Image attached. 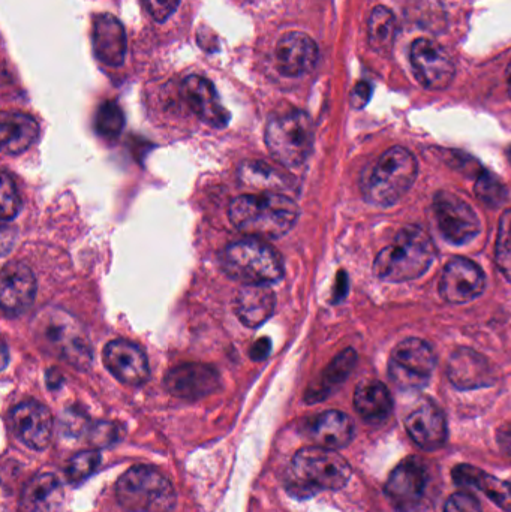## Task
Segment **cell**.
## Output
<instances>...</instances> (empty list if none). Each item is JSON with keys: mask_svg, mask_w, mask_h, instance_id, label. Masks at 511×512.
<instances>
[{"mask_svg": "<svg viewBox=\"0 0 511 512\" xmlns=\"http://www.w3.org/2000/svg\"><path fill=\"white\" fill-rule=\"evenodd\" d=\"M228 215L240 233L252 239L275 240L293 230L299 207L285 195L263 192L236 198Z\"/></svg>", "mask_w": 511, "mask_h": 512, "instance_id": "obj_1", "label": "cell"}, {"mask_svg": "<svg viewBox=\"0 0 511 512\" xmlns=\"http://www.w3.org/2000/svg\"><path fill=\"white\" fill-rule=\"evenodd\" d=\"M36 342L54 357L78 370L89 369L92 343L83 325L59 307H44L32 322Z\"/></svg>", "mask_w": 511, "mask_h": 512, "instance_id": "obj_2", "label": "cell"}, {"mask_svg": "<svg viewBox=\"0 0 511 512\" xmlns=\"http://www.w3.org/2000/svg\"><path fill=\"white\" fill-rule=\"evenodd\" d=\"M437 256L434 242L420 227L408 225L374 262V274L386 282L401 283L419 279Z\"/></svg>", "mask_w": 511, "mask_h": 512, "instance_id": "obj_3", "label": "cell"}, {"mask_svg": "<svg viewBox=\"0 0 511 512\" xmlns=\"http://www.w3.org/2000/svg\"><path fill=\"white\" fill-rule=\"evenodd\" d=\"M417 170L416 158L410 150L392 147L363 171L360 180L363 197L372 206H395L414 185Z\"/></svg>", "mask_w": 511, "mask_h": 512, "instance_id": "obj_4", "label": "cell"}, {"mask_svg": "<svg viewBox=\"0 0 511 512\" xmlns=\"http://www.w3.org/2000/svg\"><path fill=\"white\" fill-rule=\"evenodd\" d=\"M350 478V463L335 450L308 447L293 457L288 490L297 498H311L321 490L344 489Z\"/></svg>", "mask_w": 511, "mask_h": 512, "instance_id": "obj_5", "label": "cell"}, {"mask_svg": "<svg viewBox=\"0 0 511 512\" xmlns=\"http://www.w3.org/2000/svg\"><path fill=\"white\" fill-rule=\"evenodd\" d=\"M119 504L129 512H171L176 507V490L158 469L135 466L117 481Z\"/></svg>", "mask_w": 511, "mask_h": 512, "instance_id": "obj_6", "label": "cell"}, {"mask_svg": "<svg viewBox=\"0 0 511 512\" xmlns=\"http://www.w3.org/2000/svg\"><path fill=\"white\" fill-rule=\"evenodd\" d=\"M270 155L288 168L305 164L314 147V125L305 111L276 114L264 132Z\"/></svg>", "mask_w": 511, "mask_h": 512, "instance_id": "obj_7", "label": "cell"}, {"mask_svg": "<svg viewBox=\"0 0 511 512\" xmlns=\"http://www.w3.org/2000/svg\"><path fill=\"white\" fill-rule=\"evenodd\" d=\"M222 267L228 276L245 285H269L284 276V261L279 252L252 237L228 246L222 255Z\"/></svg>", "mask_w": 511, "mask_h": 512, "instance_id": "obj_8", "label": "cell"}, {"mask_svg": "<svg viewBox=\"0 0 511 512\" xmlns=\"http://www.w3.org/2000/svg\"><path fill=\"white\" fill-rule=\"evenodd\" d=\"M437 358L425 340L410 337L395 346L389 360V376L404 391H417L431 381Z\"/></svg>", "mask_w": 511, "mask_h": 512, "instance_id": "obj_9", "label": "cell"}, {"mask_svg": "<svg viewBox=\"0 0 511 512\" xmlns=\"http://www.w3.org/2000/svg\"><path fill=\"white\" fill-rule=\"evenodd\" d=\"M434 213L441 236L452 245H467L480 233L479 216L473 207L452 192L435 195Z\"/></svg>", "mask_w": 511, "mask_h": 512, "instance_id": "obj_10", "label": "cell"}, {"mask_svg": "<svg viewBox=\"0 0 511 512\" xmlns=\"http://www.w3.org/2000/svg\"><path fill=\"white\" fill-rule=\"evenodd\" d=\"M410 59L414 75L426 89L444 90L455 80V62L438 42L417 39L411 45Z\"/></svg>", "mask_w": 511, "mask_h": 512, "instance_id": "obj_11", "label": "cell"}, {"mask_svg": "<svg viewBox=\"0 0 511 512\" xmlns=\"http://www.w3.org/2000/svg\"><path fill=\"white\" fill-rule=\"evenodd\" d=\"M428 481L426 463L419 457H407L390 474L386 493L399 511L411 512L422 504Z\"/></svg>", "mask_w": 511, "mask_h": 512, "instance_id": "obj_12", "label": "cell"}, {"mask_svg": "<svg viewBox=\"0 0 511 512\" xmlns=\"http://www.w3.org/2000/svg\"><path fill=\"white\" fill-rule=\"evenodd\" d=\"M486 277L482 268L471 259H452L444 267L440 280V294L447 303L465 304L483 294Z\"/></svg>", "mask_w": 511, "mask_h": 512, "instance_id": "obj_13", "label": "cell"}, {"mask_svg": "<svg viewBox=\"0 0 511 512\" xmlns=\"http://www.w3.org/2000/svg\"><path fill=\"white\" fill-rule=\"evenodd\" d=\"M12 432L30 450L41 451L53 436V415L42 403L27 400L15 406L9 415Z\"/></svg>", "mask_w": 511, "mask_h": 512, "instance_id": "obj_14", "label": "cell"}, {"mask_svg": "<svg viewBox=\"0 0 511 512\" xmlns=\"http://www.w3.org/2000/svg\"><path fill=\"white\" fill-rule=\"evenodd\" d=\"M405 429L416 445L425 451H437L447 441L446 415L431 399H420L405 418Z\"/></svg>", "mask_w": 511, "mask_h": 512, "instance_id": "obj_15", "label": "cell"}, {"mask_svg": "<svg viewBox=\"0 0 511 512\" xmlns=\"http://www.w3.org/2000/svg\"><path fill=\"white\" fill-rule=\"evenodd\" d=\"M36 279L32 270L21 262H8L0 276V306L3 315L17 318L33 304Z\"/></svg>", "mask_w": 511, "mask_h": 512, "instance_id": "obj_16", "label": "cell"}, {"mask_svg": "<svg viewBox=\"0 0 511 512\" xmlns=\"http://www.w3.org/2000/svg\"><path fill=\"white\" fill-rule=\"evenodd\" d=\"M221 384L218 370L207 364L189 363L174 367L164 379L165 388L174 397L198 400L215 393Z\"/></svg>", "mask_w": 511, "mask_h": 512, "instance_id": "obj_17", "label": "cell"}, {"mask_svg": "<svg viewBox=\"0 0 511 512\" xmlns=\"http://www.w3.org/2000/svg\"><path fill=\"white\" fill-rule=\"evenodd\" d=\"M102 358L111 375L122 384L138 387L149 379V361L143 349L135 343L113 340L105 346Z\"/></svg>", "mask_w": 511, "mask_h": 512, "instance_id": "obj_18", "label": "cell"}, {"mask_svg": "<svg viewBox=\"0 0 511 512\" xmlns=\"http://www.w3.org/2000/svg\"><path fill=\"white\" fill-rule=\"evenodd\" d=\"M318 47L311 36L302 32L285 33L276 44V68L285 77L308 74L318 62Z\"/></svg>", "mask_w": 511, "mask_h": 512, "instance_id": "obj_19", "label": "cell"}, {"mask_svg": "<svg viewBox=\"0 0 511 512\" xmlns=\"http://www.w3.org/2000/svg\"><path fill=\"white\" fill-rule=\"evenodd\" d=\"M447 375L459 390H477L494 384L495 369L491 361L471 348H458L449 358Z\"/></svg>", "mask_w": 511, "mask_h": 512, "instance_id": "obj_20", "label": "cell"}, {"mask_svg": "<svg viewBox=\"0 0 511 512\" xmlns=\"http://www.w3.org/2000/svg\"><path fill=\"white\" fill-rule=\"evenodd\" d=\"M182 95L192 113L213 128H225L230 113L222 105L215 87L207 78L189 75L182 83Z\"/></svg>", "mask_w": 511, "mask_h": 512, "instance_id": "obj_21", "label": "cell"}, {"mask_svg": "<svg viewBox=\"0 0 511 512\" xmlns=\"http://www.w3.org/2000/svg\"><path fill=\"white\" fill-rule=\"evenodd\" d=\"M93 47L104 65L117 68L126 54V32L119 18L111 14H99L93 23Z\"/></svg>", "mask_w": 511, "mask_h": 512, "instance_id": "obj_22", "label": "cell"}, {"mask_svg": "<svg viewBox=\"0 0 511 512\" xmlns=\"http://www.w3.org/2000/svg\"><path fill=\"white\" fill-rule=\"evenodd\" d=\"M308 435L317 447L341 450L353 441L354 424L344 412L327 411L309 421Z\"/></svg>", "mask_w": 511, "mask_h": 512, "instance_id": "obj_23", "label": "cell"}, {"mask_svg": "<svg viewBox=\"0 0 511 512\" xmlns=\"http://www.w3.org/2000/svg\"><path fill=\"white\" fill-rule=\"evenodd\" d=\"M276 297L267 285H245L237 292L234 310L243 325L258 328L275 312Z\"/></svg>", "mask_w": 511, "mask_h": 512, "instance_id": "obj_24", "label": "cell"}, {"mask_svg": "<svg viewBox=\"0 0 511 512\" xmlns=\"http://www.w3.org/2000/svg\"><path fill=\"white\" fill-rule=\"evenodd\" d=\"M453 478L459 486L474 487L488 496L495 505L511 512V483L500 480L482 469L471 465H458L453 469Z\"/></svg>", "mask_w": 511, "mask_h": 512, "instance_id": "obj_25", "label": "cell"}, {"mask_svg": "<svg viewBox=\"0 0 511 512\" xmlns=\"http://www.w3.org/2000/svg\"><path fill=\"white\" fill-rule=\"evenodd\" d=\"M62 502V486L56 475L39 474L24 486L18 512H54Z\"/></svg>", "mask_w": 511, "mask_h": 512, "instance_id": "obj_26", "label": "cell"}, {"mask_svg": "<svg viewBox=\"0 0 511 512\" xmlns=\"http://www.w3.org/2000/svg\"><path fill=\"white\" fill-rule=\"evenodd\" d=\"M39 126L35 119L23 113H3L0 123V140L6 155H20L26 152L36 138Z\"/></svg>", "mask_w": 511, "mask_h": 512, "instance_id": "obj_27", "label": "cell"}, {"mask_svg": "<svg viewBox=\"0 0 511 512\" xmlns=\"http://www.w3.org/2000/svg\"><path fill=\"white\" fill-rule=\"evenodd\" d=\"M354 406L363 420L380 423L393 411V400L383 382L368 379L357 385Z\"/></svg>", "mask_w": 511, "mask_h": 512, "instance_id": "obj_28", "label": "cell"}, {"mask_svg": "<svg viewBox=\"0 0 511 512\" xmlns=\"http://www.w3.org/2000/svg\"><path fill=\"white\" fill-rule=\"evenodd\" d=\"M356 363L357 354L354 349H345L344 352H341L324 370L320 384L309 391L308 402H321V400L326 399L333 390L347 381L348 376L356 367Z\"/></svg>", "mask_w": 511, "mask_h": 512, "instance_id": "obj_29", "label": "cell"}, {"mask_svg": "<svg viewBox=\"0 0 511 512\" xmlns=\"http://www.w3.org/2000/svg\"><path fill=\"white\" fill-rule=\"evenodd\" d=\"M398 36V20L386 6H375L368 21V39L372 50L389 54Z\"/></svg>", "mask_w": 511, "mask_h": 512, "instance_id": "obj_30", "label": "cell"}, {"mask_svg": "<svg viewBox=\"0 0 511 512\" xmlns=\"http://www.w3.org/2000/svg\"><path fill=\"white\" fill-rule=\"evenodd\" d=\"M240 182L255 189H264V192H275L287 189L288 179L270 165L263 162H246L239 168Z\"/></svg>", "mask_w": 511, "mask_h": 512, "instance_id": "obj_31", "label": "cell"}, {"mask_svg": "<svg viewBox=\"0 0 511 512\" xmlns=\"http://www.w3.org/2000/svg\"><path fill=\"white\" fill-rule=\"evenodd\" d=\"M96 131L101 137L116 138L122 134L125 116L122 108L113 101L104 102L96 113Z\"/></svg>", "mask_w": 511, "mask_h": 512, "instance_id": "obj_32", "label": "cell"}, {"mask_svg": "<svg viewBox=\"0 0 511 512\" xmlns=\"http://www.w3.org/2000/svg\"><path fill=\"white\" fill-rule=\"evenodd\" d=\"M495 258L501 273L511 282V209L506 210L500 219Z\"/></svg>", "mask_w": 511, "mask_h": 512, "instance_id": "obj_33", "label": "cell"}, {"mask_svg": "<svg viewBox=\"0 0 511 512\" xmlns=\"http://www.w3.org/2000/svg\"><path fill=\"white\" fill-rule=\"evenodd\" d=\"M477 197L482 203L488 204L489 207H498L506 201L507 189L497 177L491 173L480 174L474 186Z\"/></svg>", "mask_w": 511, "mask_h": 512, "instance_id": "obj_34", "label": "cell"}, {"mask_svg": "<svg viewBox=\"0 0 511 512\" xmlns=\"http://www.w3.org/2000/svg\"><path fill=\"white\" fill-rule=\"evenodd\" d=\"M99 463H101V454L98 451H83V453L75 454L69 463V481L80 483V481L86 480L98 469Z\"/></svg>", "mask_w": 511, "mask_h": 512, "instance_id": "obj_35", "label": "cell"}, {"mask_svg": "<svg viewBox=\"0 0 511 512\" xmlns=\"http://www.w3.org/2000/svg\"><path fill=\"white\" fill-rule=\"evenodd\" d=\"M0 218L3 222L12 221L20 212V195L8 173L2 174V191H0Z\"/></svg>", "mask_w": 511, "mask_h": 512, "instance_id": "obj_36", "label": "cell"}, {"mask_svg": "<svg viewBox=\"0 0 511 512\" xmlns=\"http://www.w3.org/2000/svg\"><path fill=\"white\" fill-rule=\"evenodd\" d=\"M123 438V430L119 424L99 421L89 429V439L95 447L105 448L117 444Z\"/></svg>", "mask_w": 511, "mask_h": 512, "instance_id": "obj_37", "label": "cell"}, {"mask_svg": "<svg viewBox=\"0 0 511 512\" xmlns=\"http://www.w3.org/2000/svg\"><path fill=\"white\" fill-rule=\"evenodd\" d=\"M180 0H144L147 12L153 20L164 23L179 8Z\"/></svg>", "mask_w": 511, "mask_h": 512, "instance_id": "obj_38", "label": "cell"}, {"mask_svg": "<svg viewBox=\"0 0 511 512\" xmlns=\"http://www.w3.org/2000/svg\"><path fill=\"white\" fill-rule=\"evenodd\" d=\"M444 512H482L479 502L468 493H455L446 502Z\"/></svg>", "mask_w": 511, "mask_h": 512, "instance_id": "obj_39", "label": "cell"}, {"mask_svg": "<svg viewBox=\"0 0 511 512\" xmlns=\"http://www.w3.org/2000/svg\"><path fill=\"white\" fill-rule=\"evenodd\" d=\"M270 352H272V340L269 337H261L251 346L249 357L254 361H263L269 357Z\"/></svg>", "mask_w": 511, "mask_h": 512, "instance_id": "obj_40", "label": "cell"}, {"mask_svg": "<svg viewBox=\"0 0 511 512\" xmlns=\"http://www.w3.org/2000/svg\"><path fill=\"white\" fill-rule=\"evenodd\" d=\"M372 87L368 83L362 81L357 84L356 89L353 90V105L356 108H362L363 105L368 104L369 98H371Z\"/></svg>", "mask_w": 511, "mask_h": 512, "instance_id": "obj_41", "label": "cell"}, {"mask_svg": "<svg viewBox=\"0 0 511 512\" xmlns=\"http://www.w3.org/2000/svg\"><path fill=\"white\" fill-rule=\"evenodd\" d=\"M497 441L501 451L511 459V423H506L498 429Z\"/></svg>", "mask_w": 511, "mask_h": 512, "instance_id": "obj_42", "label": "cell"}, {"mask_svg": "<svg viewBox=\"0 0 511 512\" xmlns=\"http://www.w3.org/2000/svg\"><path fill=\"white\" fill-rule=\"evenodd\" d=\"M83 424H86L83 415H77L72 412L69 417L65 418V430L69 435L77 436L83 430Z\"/></svg>", "mask_w": 511, "mask_h": 512, "instance_id": "obj_43", "label": "cell"}, {"mask_svg": "<svg viewBox=\"0 0 511 512\" xmlns=\"http://www.w3.org/2000/svg\"><path fill=\"white\" fill-rule=\"evenodd\" d=\"M506 81H507V89H509V95H510V99H511V63L509 66H507Z\"/></svg>", "mask_w": 511, "mask_h": 512, "instance_id": "obj_44", "label": "cell"}, {"mask_svg": "<svg viewBox=\"0 0 511 512\" xmlns=\"http://www.w3.org/2000/svg\"><path fill=\"white\" fill-rule=\"evenodd\" d=\"M507 156H509V161H510V164H511V149L509 150V152H507Z\"/></svg>", "mask_w": 511, "mask_h": 512, "instance_id": "obj_45", "label": "cell"}]
</instances>
